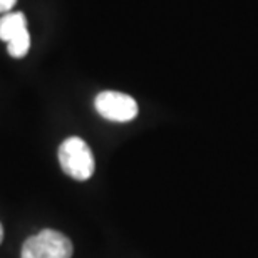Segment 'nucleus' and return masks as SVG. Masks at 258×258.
Wrapping results in <instances>:
<instances>
[{
    "label": "nucleus",
    "instance_id": "2",
    "mask_svg": "<svg viewBox=\"0 0 258 258\" xmlns=\"http://www.w3.org/2000/svg\"><path fill=\"white\" fill-rule=\"evenodd\" d=\"M72 243L66 235L55 230H42L24 241L20 258H71Z\"/></svg>",
    "mask_w": 258,
    "mask_h": 258
},
{
    "label": "nucleus",
    "instance_id": "3",
    "mask_svg": "<svg viewBox=\"0 0 258 258\" xmlns=\"http://www.w3.org/2000/svg\"><path fill=\"white\" fill-rule=\"evenodd\" d=\"M96 111L107 121L129 122L138 116V102L124 92L104 91L94 101Z\"/></svg>",
    "mask_w": 258,
    "mask_h": 258
},
{
    "label": "nucleus",
    "instance_id": "6",
    "mask_svg": "<svg viewBox=\"0 0 258 258\" xmlns=\"http://www.w3.org/2000/svg\"><path fill=\"white\" fill-rule=\"evenodd\" d=\"M17 0H0V14H7L14 9Z\"/></svg>",
    "mask_w": 258,
    "mask_h": 258
},
{
    "label": "nucleus",
    "instance_id": "7",
    "mask_svg": "<svg viewBox=\"0 0 258 258\" xmlns=\"http://www.w3.org/2000/svg\"><path fill=\"white\" fill-rule=\"evenodd\" d=\"M2 240H4V228H2V225H0V243H2Z\"/></svg>",
    "mask_w": 258,
    "mask_h": 258
},
{
    "label": "nucleus",
    "instance_id": "5",
    "mask_svg": "<svg viewBox=\"0 0 258 258\" xmlns=\"http://www.w3.org/2000/svg\"><path fill=\"white\" fill-rule=\"evenodd\" d=\"M29 49H30V34L29 32H24L22 35H19V37H15L14 40H10L7 44L9 54L15 59L24 57V55L29 52Z\"/></svg>",
    "mask_w": 258,
    "mask_h": 258
},
{
    "label": "nucleus",
    "instance_id": "1",
    "mask_svg": "<svg viewBox=\"0 0 258 258\" xmlns=\"http://www.w3.org/2000/svg\"><path fill=\"white\" fill-rule=\"evenodd\" d=\"M59 163L66 174L77 181H86L94 174L96 161L92 151L84 139L67 138L59 148Z\"/></svg>",
    "mask_w": 258,
    "mask_h": 258
},
{
    "label": "nucleus",
    "instance_id": "4",
    "mask_svg": "<svg viewBox=\"0 0 258 258\" xmlns=\"http://www.w3.org/2000/svg\"><path fill=\"white\" fill-rule=\"evenodd\" d=\"M24 32H29V29L22 12H7L0 17V39L7 44Z\"/></svg>",
    "mask_w": 258,
    "mask_h": 258
}]
</instances>
